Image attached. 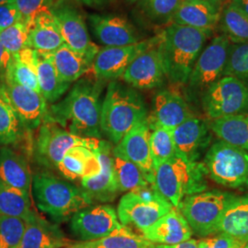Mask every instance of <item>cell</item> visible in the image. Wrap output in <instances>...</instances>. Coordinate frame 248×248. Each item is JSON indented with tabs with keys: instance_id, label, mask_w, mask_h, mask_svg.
<instances>
[{
	"instance_id": "obj_40",
	"label": "cell",
	"mask_w": 248,
	"mask_h": 248,
	"mask_svg": "<svg viewBox=\"0 0 248 248\" xmlns=\"http://www.w3.org/2000/svg\"><path fill=\"white\" fill-rule=\"evenodd\" d=\"M233 77L248 86V43L231 44L223 77Z\"/></svg>"
},
{
	"instance_id": "obj_37",
	"label": "cell",
	"mask_w": 248,
	"mask_h": 248,
	"mask_svg": "<svg viewBox=\"0 0 248 248\" xmlns=\"http://www.w3.org/2000/svg\"><path fill=\"white\" fill-rule=\"evenodd\" d=\"M219 22L231 44L248 43V15L232 3L222 9Z\"/></svg>"
},
{
	"instance_id": "obj_46",
	"label": "cell",
	"mask_w": 248,
	"mask_h": 248,
	"mask_svg": "<svg viewBox=\"0 0 248 248\" xmlns=\"http://www.w3.org/2000/svg\"><path fill=\"white\" fill-rule=\"evenodd\" d=\"M11 56L12 54L9 53L0 43V84L5 81Z\"/></svg>"
},
{
	"instance_id": "obj_19",
	"label": "cell",
	"mask_w": 248,
	"mask_h": 248,
	"mask_svg": "<svg viewBox=\"0 0 248 248\" xmlns=\"http://www.w3.org/2000/svg\"><path fill=\"white\" fill-rule=\"evenodd\" d=\"M151 129L147 120L133 127L114 150L132 161L142 170L148 182L154 185L155 166L150 148Z\"/></svg>"
},
{
	"instance_id": "obj_5",
	"label": "cell",
	"mask_w": 248,
	"mask_h": 248,
	"mask_svg": "<svg viewBox=\"0 0 248 248\" xmlns=\"http://www.w3.org/2000/svg\"><path fill=\"white\" fill-rule=\"evenodd\" d=\"M203 164L176 155L155 167L154 185L173 207L178 208L187 196L207 189Z\"/></svg>"
},
{
	"instance_id": "obj_23",
	"label": "cell",
	"mask_w": 248,
	"mask_h": 248,
	"mask_svg": "<svg viewBox=\"0 0 248 248\" xmlns=\"http://www.w3.org/2000/svg\"><path fill=\"white\" fill-rule=\"evenodd\" d=\"M29 22L28 47L40 53H51L64 45L59 25L49 9L38 12Z\"/></svg>"
},
{
	"instance_id": "obj_21",
	"label": "cell",
	"mask_w": 248,
	"mask_h": 248,
	"mask_svg": "<svg viewBox=\"0 0 248 248\" xmlns=\"http://www.w3.org/2000/svg\"><path fill=\"white\" fill-rule=\"evenodd\" d=\"M89 20L93 34L105 47L125 46L140 42L135 29L123 17L93 14L89 16Z\"/></svg>"
},
{
	"instance_id": "obj_28",
	"label": "cell",
	"mask_w": 248,
	"mask_h": 248,
	"mask_svg": "<svg viewBox=\"0 0 248 248\" xmlns=\"http://www.w3.org/2000/svg\"><path fill=\"white\" fill-rule=\"evenodd\" d=\"M38 52L26 47L12 54L5 80H10L29 89L40 92L37 77Z\"/></svg>"
},
{
	"instance_id": "obj_39",
	"label": "cell",
	"mask_w": 248,
	"mask_h": 248,
	"mask_svg": "<svg viewBox=\"0 0 248 248\" xmlns=\"http://www.w3.org/2000/svg\"><path fill=\"white\" fill-rule=\"evenodd\" d=\"M181 0H141L138 2L142 14L156 24L172 20Z\"/></svg>"
},
{
	"instance_id": "obj_16",
	"label": "cell",
	"mask_w": 248,
	"mask_h": 248,
	"mask_svg": "<svg viewBox=\"0 0 248 248\" xmlns=\"http://www.w3.org/2000/svg\"><path fill=\"white\" fill-rule=\"evenodd\" d=\"M0 86L25 129H38L45 122L48 111L47 102L43 95L10 80H5Z\"/></svg>"
},
{
	"instance_id": "obj_35",
	"label": "cell",
	"mask_w": 248,
	"mask_h": 248,
	"mask_svg": "<svg viewBox=\"0 0 248 248\" xmlns=\"http://www.w3.org/2000/svg\"><path fill=\"white\" fill-rule=\"evenodd\" d=\"M25 130L24 125L0 86V145L8 146L19 142Z\"/></svg>"
},
{
	"instance_id": "obj_8",
	"label": "cell",
	"mask_w": 248,
	"mask_h": 248,
	"mask_svg": "<svg viewBox=\"0 0 248 248\" xmlns=\"http://www.w3.org/2000/svg\"><path fill=\"white\" fill-rule=\"evenodd\" d=\"M203 166L206 174L213 181L237 188L248 180V152L220 140L206 152Z\"/></svg>"
},
{
	"instance_id": "obj_26",
	"label": "cell",
	"mask_w": 248,
	"mask_h": 248,
	"mask_svg": "<svg viewBox=\"0 0 248 248\" xmlns=\"http://www.w3.org/2000/svg\"><path fill=\"white\" fill-rule=\"evenodd\" d=\"M0 180L30 195L32 177L29 163L23 155L8 146L0 148Z\"/></svg>"
},
{
	"instance_id": "obj_30",
	"label": "cell",
	"mask_w": 248,
	"mask_h": 248,
	"mask_svg": "<svg viewBox=\"0 0 248 248\" xmlns=\"http://www.w3.org/2000/svg\"><path fill=\"white\" fill-rule=\"evenodd\" d=\"M37 77L41 94L47 103H55L71 86L61 78L47 53H38Z\"/></svg>"
},
{
	"instance_id": "obj_15",
	"label": "cell",
	"mask_w": 248,
	"mask_h": 248,
	"mask_svg": "<svg viewBox=\"0 0 248 248\" xmlns=\"http://www.w3.org/2000/svg\"><path fill=\"white\" fill-rule=\"evenodd\" d=\"M112 150L111 142L99 140L95 154L100 163V172L94 177L81 179L80 187L93 205L113 202L120 193L112 169Z\"/></svg>"
},
{
	"instance_id": "obj_43",
	"label": "cell",
	"mask_w": 248,
	"mask_h": 248,
	"mask_svg": "<svg viewBox=\"0 0 248 248\" xmlns=\"http://www.w3.org/2000/svg\"><path fill=\"white\" fill-rule=\"evenodd\" d=\"M55 0H15V4L26 21L32 19L38 12L49 9Z\"/></svg>"
},
{
	"instance_id": "obj_48",
	"label": "cell",
	"mask_w": 248,
	"mask_h": 248,
	"mask_svg": "<svg viewBox=\"0 0 248 248\" xmlns=\"http://www.w3.org/2000/svg\"><path fill=\"white\" fill-rule=\"evenodd\" d=\"M184 2H205V3H209L212 4L213 6L222 9L226 6V2L227 0H181Z\"/></svg>"
},
{
	"instance_id": "obj_2",
	"label": "cell",
	"mask_w": 248,
	"mask_h": 248,
	"mask_svg": "<svg viewBox=\"0 0 248 248\" xmlns=\"http://www.w3.org/2000/svg\"><path fill=\"white\" fill-rule=\"evenodd\" d=\"M211 31L171 23L157 37L158 50L167 78L173 84L186 85L189 75Z\"/></svg>"
},
{
	"instance_id": "obj_20",
	"label": "cell",
	"mask_w": 248,
	"mask_h": 248,
	"mask_svg": "<svg viewBox=\"0 0 248 248\" xmlns=\"http://www.w3.org/2000/svg\"><path fill=\"white\" fill-rule=\"evenodd\" d=\"M186 100L171 90H160L153 102V109L148 115L149 127H163L173 130L193 117Z\"/></svg>"
},
{
	"instance_id": "obj_18",
	"label": "cell",
	"mask_w": 248,
	"mask_h": 248,
	"mask_svg": "<svg viewBox=\"0 0 248 248\" xmlns=\"http://www.w3.org/2000/svg\"><path fill=\"white\" fill-rule=\"evenodd\" d=\"M172 132L176 154L193 162H198L212 140L210 124L195 116L177 126Z\"/></svg>"
},
{
	"instance_id": "obj_27",
	"label": "cell",
	"mask_w": 248,
	"mask_h": 248,
	"mask_svg": "<svg viewBox=\"0 0 248 248\" xmlns=\"http://www.w3.org/2000/svg\"><path fill=\"white\" fill-rule=\"evenodd\" d=\"M100 163L92 150L75 146L67 151L57 167V171L67 180L94 177L100 172Z\"/></svg>"
},
{
	"instance_id": "obj_53",
	"label": "cell",
	"mask_w": 248,
	"mask_h": 248,
	"mask_svg": "<svg viewBox=\"0 0 248 248\" xmlns=\"http://www.w3.org/2000/svg\"><path fill=\"white\" fill-rule=\"evenodd\" d=\"M248 248V243H247V244H245L244 246H242L241 248Z\"/></svg>"
},
{
	"instance_id": "obj_24",
	"label": "cell",
	"mask_w": 248,
	"mask_h": 248,
	"mask_svg": "<svg viewBox=\"0 0 248 248\" xmlns=\"http://www.w3.org/2000/svg\"><path fill=\"white\" fill-rule=\"evenodd\" d=\"M25 231L18 248H62L70 247L61 229L36 213L26 221Z\"/></svg>"
},
{
	"instance_id": "obj_4",
	"label": "cell",
	"mask_w": 248,
	"mask_h": 248,
	"mask_svg": "<svg viewBox=\"0 0 248 248\" xmlns=\"http://www.w3.org/2000/svg\"><path fill=\"white\" fill-rule=\"evenodd\" d=\"M31 185L37 207L56 222L66 221L80 210L93 205L81 187L50 172L34 175Z\"/></svg>"
},
{
	"instance_id": "obj_49",
	"label": "cell",
	"mask_w": 248,
	"mask_h": 248,
	"mask_svg": "<svg viewBox=\"0 0 248 248\" xmlns=\"http://www.w3.org/2000/svg\"><path fill=\"white\" fill-rule=\"evenodd\" d=\"M232 4L248 15V0H232Z\"/></svg>"
},
{
	"instance_id": "obj_17",
	"label": "cell",
	"mask_w": 248,
	"mask_h": 248,
	"mask_svg": "<svg viewBox=\"0 0 248 248\" xmlns=\"http://www.w3.org/2000/svg\"><path fill=\"white\" fill-rule=\"evenodd\" d=\"M156 45L140 53L127 67L122 77L127 85L133 89L147 90L164 84L167 76Z\"/></svg>"
},
{
	"instance_id": "obj_38",
	"label": "cell",
	"mask_w": 248,
	"mask_h": 248,
	"mask_svg": "<svg viewBox=\"0 0 248 248\" xmlns=\"http://www.w3.org/2000/svg\"><path fill=\"white\" fill-rule=\"evenodd\" d=\"M150 148L155 167L174 157L177 154L172 130L163 127L151 128Z\"/></svg>"
},
{
	"instance_id": "obj_25",
	"label": "cell",
	"mask_w": 248,
	"mask_h": 248,
	"mask_svg": "<svg viewBox=\"0 0 248 248\" xmlns=\"http://www.w3.org/2000/svg\"><path fill=\"white\" fill-rule=\"evenodd\" d=\"M222 9L205 2L181 1L172 23L201 31H213L220 21Z\"/></svg>"
},
{
	"instance_id": "obj_32",
	"label": "cell",
	"mask_w": 248,
	"mask_h": 248,
	"mask_svg": "<svg viewBox=\"0 0 248 248\" xmlns=\"http://www.w3.org/2000/svg\"><path fill=\"white\" fill-rule=\"evenodd\" d=\"M210 128L221 141L248 152V113L213 120Z\"/></svg>"
},
{
	"instance_id": "obj_13",
	"label": "cell",
	"mask_w": 248,
	"mask_h": 248,
	"mask_svg": "<svg viewBox=\"0 0 248 248\" xmlns=\"http://www.w3.org/2000/svg\"><path fill=\"white\" fill-rule=\"evenodd\" d=\"M73 233L83 242L101 239L120 228L115 209L107 204L90 205L75 213L71 218Z\"/></svg>"
},
{
	"instance_id": "obj_51",
	"label": "cell",
	"mask_w": 248,
	"mask_h": 248,
	"mask_svg": "<svg viewBox=\"0 0 248 248\" xmlns=\"http://www.w3.org/2000/svg\"><path fill=\"white\" fill-rule=\"evenodd\" d=\"M13 2H15V0H0V5L8 4V3H13Z\"/></svg>"
},
{
	"instance_id": "obj_7",
	"label": "cell",
	"mask_w": 248,
	"mask_h": 248,
	"mask_svg": "<svg viewBox=\"0 0 248 248\" xmlns=\"http://www.w3.org/2000/svg\"><path fill=\"white\" fill-rule=\"evenodd\" d=\"M172 208V204L160 194L155 185H150L123 196L118 205L117 215L123 225L132 224L142 232Z\"/></svg>"
},
{
	"instance_id": "obj_12",
	"label": "cell",
	"mask_w": 248,
	"mask_h": 248,
	"mask_svg": "<svg viewBox=\"0 0 248 248\" xmlns=\"http://www.w3.org/2000/svg\"><path fill=\"white\" fill-rule=\"evenodd\" d=\"M49 9L59 25L65 45L94 62L99 48L90 40L89 30L79 9L70 0H55Z\"/></svg>"
},
{
	"instance_id": "obj_44",
	"label": "cell",
	"mask_w": 248,
	"mask_h": 248,
	"mask_svg": "<svg viewBox=\"0 0 248 248\" xmlns=\"http://www.w3.org/2000/svg\"><path fill=\"white\" fill-rule=\"evenodd\" d=\"M197 241L199 248H240L247 244L224 233H220L214 237H203Z\"/></svg>"
},
{
	"instance_id": "obj_29",
	"label": "cell",
	"mask_w": 248,
	"mask_h": 248,
	"mask_svg": "<svg viewBox=\"0 0 248 248\" xmlns=\"http://www.w3.org/2000/svg\"><path fill=\"white\" fill-rule=\"evenodd\" d=\"M62 80L71 84L80 79L92 68L93 62L67 45H62L53 53H47Z\"/></svg>"
},
{
	"instance_id": "obj_41",
	"label": "cell",
	"mask_w": 248,
	"mask_h": 248,
	"mask_svg": "<svg viewBox=\"0 0 248 248\" xmlns=\"http://www.w3.org/2000/svg\"><path fill=\"white\" fill-rule=\"evenodd\" d=\"M29 31V22L21 19L16 24L0 31V43L9 53H18L28 47Z\"/></svg>"
},
{
	"instance_id": "obj_14",
	"label": "cell",
	"mask_w": 248,
	"mask_h": 248,
	"mask_svg": "<svg viewBox=\"0 0 248 248\" xmlns=\"http://www.w3.org/2000/svg\"><path fill=\"white\" fill-rule=\"evenodd\" d=\"M156 44L157 37L155 36L134 45L99 49L92 65L95 78L102 81L122 78L130 63L140 53Z\"/></svg>"
},
{
	"instance_id": "obj_52",
	"label": "cell",
	"mask_w": 248,
	"mask_h": 248,
	"mask_svg": "<svg viewBox=\"0 0 248 248\" xmlns=\"http://www.w3.org/2000/svg\"><path fill=\"white\" fill-rule=\"evenodd\" d=\"M127 2H129V3H132V4H133V3H138V2H140L141 0H126Z\"/></svg>"
},
{
	"instance_id": "obj_45",
	"label": "cell",
	"mask_w": 248,
	"mask_h": 248,
	"mask_svg": "<svg viewBox=\"0 0 248 248\" xmlns=\"http://www.w3.org/2000/svg\"><path fill=\"white\" fill-rule=\"evenodd\" d=\"M22 16L15 2L0 5V31L20 21Z\"/></svg>"
},
{
	"instance_id": "obj_3",
	"label": "cell",
	"mask_w": 248,
	"mask_h": 248,
	"mask_svg": "<svg viewBox=\"0 0 248 248\" xmlns=\"http://www.w3.org/2000/svg\"><path fill=\"white\" fill-rule=\"evenodd\" d=\"M148 111L140 93L112 80L101 104L100 128L111 143L118 144L133 127L146 121Z\"/></svg>"
},
{
	"instance_id": "obj_10",
	"label": "cell",
	"mask_w": 248,
	"mask_h": 248,
	"mask_svg": "<svg viewBox=\"0 0 248 248\" xmlns=\"http://www.w3.org/2000/svg\"><path fill=\"white\" fill-rule=\"evenodd\" d=\"M202 107L211 121L248 113V86L225 76L202 95Z\"/></svg>"
},
{
	"instance_id": "obj_6",
	"label": "cell",
	"mask_w": 248,
	"mask_h": 248,
	"mask_svg": "<svg viewBox=\"0 0 248 248\" xmlns=\"http://www.w3.org/2000/svg\"><path fill=\"white\" fill-rule=\"evenodd\" d=\"M236 196L218 189L187 196L177 208L193 233L208 237L217 232L223 214Z\"/></svg>"
},
{
	"instance_id": "obj_11",
	"label": "cell",
	"mask_w": 248,
	"mask_h": 248,
	"mask_svg": "<svg viewBox=\"0 0 248 248\" xmlns=\"http://www.w3.org/2000/svg\"><path fill=\"white\" fill-rule=\"evenodd\" d=\"M230 41L226 36H216L199 55L186 83L191 96L202 95L213 84L221 79L228 61Z\"/></svg>"
},
{
	"instance_id": "obj_22",
	"label": "cell",
	"mask_w": 248,
	"mask_h": 248,
	"mask_svg": "<svg viewBox=\"0 0 248 248\" xmlns=\"http://www.w3.org/2000/svg\"><path fill=\"white\" fill-rule=\"evenodd\" d=\"M145 239L161 246H173L191 239L193 232L180 211L173 207L150 227L142 232Z\"/></svg>"
},
{
	"instance_id": "obj_47",
	"label": "cell",
	"mask_w": 248,
	"mask_h": 248,
	"mask_svg": "<svg viewBox=\"0 0 248 248\" xmlns=\"http://www.w3.org/2000/svg\"><path fill=\"white\" fill-rule=\"evenodd\" d=\"M155 248H199L198 247V241L195 239H189L185 241L183 243L173 245V246H161L155 245Z\"/></svg>"
},
{
	"instance_id": "obj_54",
	"label": "cell",
	"mask_w": 248,
	"mask_h": 248,
	"mask_svg": "<svg viewBox=\"0 0 248 248\" xmlns=\"http://www.w3.org/2000/svg\"><path fill=\"white\" fill-rule=\"evenodd\" d=\"M245 185H247V186H248V180H247V182H246V184H245Z\"/></svg>"
},
{
	"instance_id": "obj_50",
	"label": "cell",
	"mask_w": 248,
	"mask_h": 248,
	"mask_svg": "<svg viewBox=\"0 0 248 248\" xmlns=\"http://www.w3.org/2000/svg\"><path fill=\"white\" fill-rule=\"evenodd\" d=\"M77 1H80V2H82V3H84V4H88V5H92V4H94L96 1H98V0H77Z\"/></svg>"
},
{
	"instance_id": "obj_1",
	"label": "cell",
	"mask_w": 248,
	"mask_h": 248,
	"mask_svg": "<svg viewBox=\"0 0 248 248\" xmlns=\"http://www.w3.org/2000/svg\"><path fill=\"white\" fill-rule=\"evenodd\" d=\"M103 82L90 78L78 79L65 98L50 107L45 120L74 135L99 140Z\"/></svg>"
},
{
	"instance_id": "obj_9",
	"label": "cell",
	"mask_w": 248,
	"mask_h": 248,
	"mask_svg": "<svg viewBox=\"0 0 248 248\" xmlns=\"http://www.w3.org/2000/svg\"><path fill=\"white\" fill-rule=\"evenodd\" d=\"M99 140L84 138L64 130L58 124L46 121L39 127L33 155L37 163L46 169L57 170L65 153L75 146H85L96 153Z\"/></svg>"
},
{
	"instance_id": "obj_42",
	"label": "cell",
	"mask_w": 248,
	"mask_h": 248,
	"mask_svg": "<svg viewBox=\"0 0 248 248\" xmlns=\"http://www.w3.org/2000/svg\"><path fill=\"white\" fill-rule=\"evenodd\" d=\"M25 225L20 218L0 215V248H18Z\"/></svg>"
},
{
	"instance_id": "obj_33",
	"label": "cell",
	"mask_w": 248,
	"mask_h": 248,
	"mask_svg": "<svg viewBox=\"0 0 248 248\" xmlns=\"http://www.w3.org/2000/svg\"><path fill=\"white\" fill-rule=\"evenodd\" d=\"M155 244L122 225L101 239L81 242L68 248H155Z\"/></svg>"
},
{
	"instance_id": "obj_31",
	"label": "cell",
	"mask_w": 248,
	"mask_h": 248,
	"mask_svg": "<svg viewBox=\"0 0 248 248\" xmlns=\"http://www.w3.org/2000/svg\"><path fill=\"white\" fill-rule=\"evenodd\" d=\"M217 232L248 243V195L235 197L223 214Z\"/></svg>"
},
{
	"instance_id": "obj_34",
	"label": "cell",
	"mask_w": 248,
	"mask_h": 248,
	"mask_svg": "<svg viewBox=\"0 0 248 248\" xmlns=\"http://www.w3.org/2000/svg\"><path fill=\"white\" fill-rule=\"evenodd\" d=\"M112 169L118 189L121 192H131L150 184L139 167L118 152L112 150Z\"/></svg>"
},
{
	"instance_id": "obj_36",
	"label": "cell",
	"mask_w": 248,
	"mask_h": 248,
	"mask_svg": "<svg viewBox=\"0 0 248 248\" xmlns=\"http://www.w3.org/2000/svg\"><path fill=\"white\" fill-rule=\"evenodd\" d=\"M33 214L30 195L0 180V215L17 217L26 222Z\"/></svg>"
}]
</instances>
